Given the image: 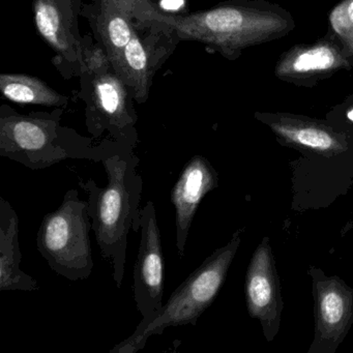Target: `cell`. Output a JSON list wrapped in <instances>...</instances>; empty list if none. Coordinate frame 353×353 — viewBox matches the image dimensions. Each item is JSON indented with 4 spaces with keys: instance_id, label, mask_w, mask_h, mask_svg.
I'll return each mask as SVG.
<instances>
[{
    "instance_id": "cell-1",
    "label": "cell",
    "mask_w": 353,
    "mask_h": 353,
    "mask_svg": "<svg viewBox=\"0 0 353 353\" xmlns=\"http://www.w3.org/2000/svg\"><path fill=\"white\" fill-rule=\"evenodd\" d=\"M135 148L119 142L102 161L108 179L106 187H99L92 179L79 181L88 194V214L97 243L103 258L112 263L117 288L125 278L130 231H140L143 181L137 171L140 160Z\"/></svg>"
},
{
    "instance_id": "cell-2",
    "label": "cell",
    "mask_w": 353,
    "mask_h": 353,
    "mask_svg": "<svg viewBox=\"0 0 353 353\" xmlns=\"http://www.w3.org/2000/svg\"><path fill=\"white\" fill-rule=\"evenodd\" d=\"M157 21L176 30L181 42L210 47L229 61H236L250 47L272 42L295 28L288 11L264 0H229L191 14L164 12Z\"/></svg>"
},
{
    "instance_id": "cell-3",
    "label": "cell",
    "mask_w": 353,
    "mask_h": 353,
    "mask_svg": "<svg viewBox=\"0 0 353 353\" xmlns=\"http://www.w3.org/2000/svg\"><path fill=\"white\" fill-rule=\"evenodd\" d=\"M63 108L52 112L21 114L8 105L0 107V157L34 171L65 160L102 163L119 142L107 137L101 144L61 125Z\"/></svg>"
},
{
    "instance_id": "cell-4",
    "label": "cell",
    "mask_w": 353,
    "mask_h": 353,
    "mask_svg": "<svg viewBox=\"0 0 353 353\" xmlns=\"http://www.w3.org/2000/svg\"><path fill=\"white\" fill-rule=\"evenodd\" d=\"M241 231L212 252L199 268L173 291L162 309L148 319H142L129 338L115 345L110 353H137L152 336L167 328L197 324L202 314L214 303L226 281L229 268L241 245Z\"/></svg>"
},
{
    "instance_id": "cell-5",
    "label": "cell",
    "mask_w": 353,
    "mask_h": 353,
    "mask_svg": "<svg viewBox=\"0 0 353 353\" xmlns=\"http://www.w3.org/2000/svg\"><path fill=\"white\" fill-rule=\"evenodd\" d=\"M92 229L88 201L80 199L77 190H69L59 208L43 218L37 248L55 274L74 282L86 280L94 266Z\"/></svg>"
},
{
    "instance_id": "cell-6",
    "label": "cell",
    "mask_w": 353,
    "mask_h": 353,
    "mask_svg": "<svg viewBox=\"0 0 353 353\" xmlns=\"http://www.w3.org/2000/svg\"><path fill=\"white\" fill-rule=\"evenodd\" d=\"M80 79V94L85 103L86 128L92 138L100 139L107 132L114 141L137 145L135 100L112 65L88 70Z\"/></svg>"
},
{
    "instance_id": "cell-7",
    "label": "cell",
    "mask_w": 353,
    "mask_h": 353,
    "mask_svg": "<svg viewBox=\"0 0 353 353\" xmlns=\"http://www.w3.org/2000/svg\"><path fill=\"white\" fill-rule=\"evenodd\" d=\"M81 0H34V23L41 38L54 51L52 63L65 79L84 72L85 37L79 32Z\"/></svg>"
},
{
    "instance_id": "cell-8",
    "label": "cell",
    "mask_w": 353,
    "mask_h": 353,
    "mask_svg": "<svg viewBox=\"0 0 353 353\" xmlns=\"http://www.w3.org/2000/svg\"><path fill=\"white\" fill-rule=\"evenodd\" d=\"M181 42L176 30L164 22L137 26L114 70L138 104L148 100L154 75Z\"/></svg>"
},
{
    "instance_id": "cell-9",
    "label": "cell",
    "mask_w": 353,
    "mask_h": 353,
    "mask_svg": "<svg viewBox=\"0 0 353 353\" xmlns=\"http://www.w3.org/2000/svg\"><path fill=\"white\" fill-rule=\"evenodd\" d=\"M309 272L315 301V338L309 353H334L353 323V289L313 266Z\"/></svg>"
},
{
    "instance_id": "cell-10",
    "label": "cell",
    "mask_w": 353,
    "mask_h": 353,
    "mask_svg": "<svg viewBox=\"0 0 353 353\" xmlns=\"http://www.w3.org/2000/svg\"><path fill=\"white\" fill-rule=\"evenodd\" d=\"M137 259L133 270V294L142 319H148L162 309L164 303L165 258L154 202L141 208Z\"/></svg>"
},
{
    "instance_id": "cell-11",
    "label": "cell",
    "mask_w": 353,
    "mask_h": 353,
    "mask_svg": "<svg viewBox=\"0 0 353 353\" xmlns=\"http://www.w3.org/2000/svg\"><path fill=\"white\" fill-rule=\"evenodd\" d=\"M353 67V53L334 34L312 44L293 46L281 55L274 75L296 86L311 88L342 70Z\"/></svg>"
},
{
    "instance_id": "cell-12",
    "label": "cell",
    "mask_w": 353,
    "mask_h": 353,
    "mask_svg": "<svg viewBox=\"0 0 353 353\" xmlns=\"http://www.w3.org/2000/svg\"><path fill=\"white\" fill-rule=\"evenodd\" d=\"M245 301L250 316L260 322L264 336L272 342L280 330L283 301L268 237L258 245L248 266Z\"/></svg>"
},
{
    "instance_id": "cell-13",
    "label": "cell",
    "mask_w": 353,
    "mask_h": 353,
    "mask_svg": "<svg viewBox=\"0 0 353 353\" xmlns=\"http://www.w3.org/2000/svg\"><path fill=\"white\" fill-rule=\"evenodd\" d=\"M219 185V174L208 159L195 154L185 164L171 190L175 214L177 255L183 258L196 212L203 198Z\"/></svg>"
},
{
    "instance_id": "cell-14",
    "label": "cell",
    "mask_w": 353,
    "mask_h": 353,
    "mask_svg": "<svg viewBox=\"0 0 353 353\" xmlns=\"http://www.w3.org/2000/svg\"><path fill=\"white\" fill-rule=\"evenodd\" d=\"M255 117L287 145L324 157L338 156L348 150L346 134L325 121L289 113H256Z\"/></svg>"
},
{
    "instance_id": "cell-15",
    "label": "cell",
    "mask_w": 353,
    "mask_h": 353,
    "mask_svg": "<svg viewBox=\"0 0 353 353\" xmlns=\"http://www.w3.org/2000/svg\"><path fill=\"white\" fill-rule=\"evenodd\" d=\"M81 16L88 20L94 38L104 47L114 69L137 24L112 0H90L83 3Z\"/></svg>"
},
{
    "instance_id": "cell-16",
    "label": "cell",
    "mask_w": 353,
    "mask_h": 353,
    "mask_svg": "<svg viewBox=\"0 0 353 353\" xmlns=\"http://www.w3.org/2000/svg\"><path fill=\"white\" fill-rule=\"evenodd\" d=\"M19 216L9 201L0 198V291H34V276L21 270Z\"/></svg>"
},
{
    "instance_id": "cell-17",
    "label": "cell",
    "mask_w": 353,
    "mask_h": 353,
    "mask_svg": "<svg viewBox=\"0 0 353 353\" xmlns=\"http://www.w3.org/2000/svg\"><path fill=\"white\" fill-rule=\"evenodd\" d=\"M0 90L3 98L17 104L63 108L69 103V97L59 94L40 78L26 74H0Z\"/></svg>"
},
{
    "instance_id": "cell-18",
    "label": "cell",
    "mask_w": 353,
    "mask_h": 353,
    "mask_svg": "<svg viewBox=\"0 0 353 353\" xmlns=\"http://www.w3.org/2000/svg\"><path fill=\"white\" fill-rule=\"evenodd\" d=\"M332 32L353 53V0H342L330 15Z\"/></svg>"
},
{
    "instance_id": "cell-19",
    "label": "cell",
    "mask_w": 353,
    "mask_h": 353,
    "mask_svg": "<svg viewBox=\"0 0 353 353\" xmlns=\"http://www.w3.org/2000/svg\"><path fill=\"white\" fill-rule=\"evenodd\" d=\"M123 9L137 26H146L157 21L164 13L157 0H112Z\"/></svg>"
},
{
    "instance_id": "cell-20",
    "label": "cell",
    "mask_w": 353,
    "mask_h": 353,
    "mask_svg": "<svg viewBox=\"0 0 353 353\" xmlns=\"http://www.w3.org/2000/svg\"><path fill=\"white\" fill-rule=\"evenodd\" d=\"M339 110L342 111L345 121L353 125V94L341 105Z\"/></svg>"
}]
</instances>
